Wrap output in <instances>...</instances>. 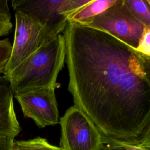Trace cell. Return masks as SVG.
Listing matches in <instances>:
<instances>
[{
    "mask_svg": "<svg viewBox=\"0 0 150 150\" xmlns=\"http://www.w3.org/2000/svg\"><path fill=\"white\" fill-rule=\"evenodd\" d=\"M68 90L103 138L150 140V57L111 35L67 21Z\"/></svg>",
    "mask_w": 150,
    "mask_h": 150,
    "instance_id": "6da1fadb",
    "label": "cell"
},
{
    "mask_svg": "<svg viewBox=\"0 0 150 150\" xmlns=\"http://www.w3.org/2000/svg\"><path fill=\"white\" fill-rule=\"evenodd\" d=\"M66 57L65 40L59 34L40 47L6 76L13 95L40 88L54 90L60 87L57 78Z\"/></svg>",
    "mask_w": 150,
    "mask_h": 150,
    "instance_id": "7a4b0ae2",
    "label": "cell"
},
{
    "mask_svg": "<svg viewBox=\"0 0 150 150\" xmlns=\"http://www.w3.org/2000/svg\"><path fill=\"white\" fill-rule=\"evenodd\" d=\"M91 0H12L11 6L39 24L43 43H48L63 32L67 18Z\"/></svg>",
    "mask_w": 150,
    "mask_h": 150,
    "instance_id": "3957f363",
    "label": "cell"
},
{
    "mask_svg": "<svg viewBox=\"0 0 150 150\" xmlns=\"http://www.w3.org/2000/svg\"><path fill=\"white\" fill-rule=\"evenodd\" d=\"M77 23L105 32L134 49L138 47L146 28L131 12L124 0H115L100 14Z\"/></svg>",
    "mask_w": 150,
    "mask_h": 150,
    "instance_id": "277c9868",
    "label": "cell"
},
{
    "mask_svg": "<svg viewBox=\"0 0 150 150\" xmlns=\"http://www.w3.org/2000/svg\"><path fill=\"white\" fill-rule=\"evenodd\" d=\"M63 150H98L103 137L91 120L76 105L69 107L60 120Z\"/></svg>",
    "mask_w": 150,
    "mask_h": 150,
    "instance_id": "5b68a950",
    "label": "cell"
},
{
    "mask_svg": "<svg viewBox=\"0 0 150 150\" xmlns=\"http://www.w3.org/2000/svg\"><path fill=\"white\" fill-rule=\"evenodd\" d=\"M15 30L10 57L4 70L6 76L44 44L42 26L23 14L15 12Z\"/></svg>",
    "mask_w": 150,
    "mask_h": 150,
    "instance_id": "8992f818",
    "label": "cell"
},
{
    "mask_svg": "<svg viewBox=\"0 0 150 150\" xmlns=\"http://www.w3.org/2000/svg\"><path fill=\"white\" fill-rule=\"evenodd\" d=\"M14 96L24 116L32 119L39 128L59 123V114L54 89L35 88Z\"/></svg>",
    "mask_w": 150,
    "mask_h": 150,
    "instance_id": "52a82bcc",
    "label": "cell"
},
{
    "mask_svg": "<svg viewBox=\"0 0 150 150\" xmlns=\"http://www.w3.org/2000/svg\"><path fill=\"white\" fill-rule=\"evenodd\" d=\"M21 131L14 110L10 81L6 76H0V136L15 138Z\"/></svg>",
    "mask_w": 150,
    "mask_h": 150,
    "instance_id": "ba28073f",
    "label": "cell"
},
{
    "mask_svg": "<svg viewBox=\"0 0 150 150\" xmlns=\"http://www.w3.org/2000/svg\"><path fill=\"white\" fill-rule=\"evenodd\" d=\"M115 0H91L67 18V21L79 23L96 16L112 5Z\"/></svg>",
    "mask_w": 150,
    "mask_h": 150,
    "instance_id": "9c48e42d",
    "label": "cell"
},
{
    "mask_svg": "<svg viewBox=\"0 0 150 150\" xmlns=\"http://www.w3.org/2000/svg\"><path fill=\"white\" fill-rule=\"evenodd\" d=\"M133 15L145 26L150 27V1L124 0Z\"/></svg>",
    "mask_w": 150,
    "mask_h": 150,
    "instance_id": "30bf717a",
    "label": "cell"
},
{
    "mask_svg": "<svg viewBox=\"0 0 150 150\" xmlns=\"http://www.w3.org/2000/svg\"><path fill=\"white\" fill-rule=\"evenodd\" d=\"M59 148L45 138L38 137L28 140L14 141L12 150H57Z\"/></svg>",
    "mask_w": 150,
    "mask_h": 150,
    "instance_id": "8fae6325",
    "label": "cell"
},
{
    "mask_svg": "<svg viewBox=\"0 0 150 150\" xmlns=\"http://www.w3.org/2000/svg\"><path fill=\"white\" fill-rule=\"evenodd\" d=\"M8 2L7 0L0 1V38L9 35L13 27Z\"/></svg>",
    "mask_w": 150,
    "mask_h": 150,
    "instance_id": "7c38bea8",
    "label": "cell"
},
{
    "mask_svg": "<svg viewBox=\"0 0 150 150\" xmlns=\"http://www.w3.org/2000/svg\"><path fill=\"white\" fill-rule=\"evenodd\" d=\"M12 44L8 38L0 40V74L4 73L5 66L10 57Z\"/></svg>",
    "mask_w": 150,
    "mask_h": 150,
    "instance_id": "4fadbf2b",
    "label": "cell"
},
{
    "mask_svg": "<svg viewBox=\"0 0 150 150\" xmlns=\"http://www.w3.org/2000/svg\"><path fill=\"white\" fill-rule=\"evenodd\" d=\"M150 27L146 26L144 33L139 42L138 47L135 49L138 52L150 57Z\"/></svg>",
    "mask_w": 150,
    "mask_h": 150,
    "instance_id": "5bb4252c",
    "label": "cell"
},
{
    "mask_svg": "<svg viewBox=\"0 0 150 150\" xmlns=\"http://www.w3.org/2000/svg\"><path fill=\"white\" fill-rule=\"evenodd\" d=\"M120 150H150V140L136 144H128L117 142Z\"/></svg>",
    "mask_w": 150,
    "mask_h": 150,
    "instance_id": "9a60e30c",
    "label": "cell"
},
{
    "mask_svg": "<svg viewBox=\"0 0 150 150\" xmlns=\"http://www.w3.org/2000/svg\"><path fill=\"white\" fill-rule=\"evenodd\" d=\"M15 138L0 136V150H12Z\"/></svg>",
    "mask_w": 150,
    "mask_h": 150,
    "instance_id": "2e32d148",
    "label": "cell"
},
{
    "mask_svg": "<svg viewBox=\"0 0 150 150\" xmlns=\"http://www.w3.org/2000/svg\"><path fill=\"white\" fill-rule=\"evenodd\" d=\"M57 150H63V149H62V148H60V147H59V148H58V149H57Z\"/></svg>",
    "mask_w": 150,
    "mask_h": 150,
    "instance_id": "e0dca14e",
    "label": "cell"
}]
</instances>
